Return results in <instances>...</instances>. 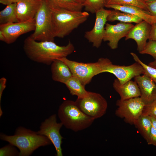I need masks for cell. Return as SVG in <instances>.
<instances>
[{"instance_id":"74e56055","label":"cell","mask_w":156,"mask_h":156,"mask_svg":"<svg viewBox=\"0 0 156 156\" xmlns=\"http://www.w3.org/2000/svg\"><path fill=\"white\" fill-rule=\"evenodd\" d=\"M0 40L1 41L5 42V38L3 33L0 31Z\"/></svg>"},{"instance_id":"484cf974","label":"cell","mask_w":156,"mask_h":156,"mask_svg":"<svg viewBox=\"0 0 156 156\" xmlns=\"http://www.w3.org/2000/svg\"><path fill=\"white\" fill-rule=\"evenodd\" d=\"M82 5L85 11L92 14L105 7L104 0H86Z\"/></svg>"},{"instance_id":"30bf717a","label":"cell","mask_w":156,"mask_h":156,"mask_svg":"<svg viewBox=\"0 0 156 156\" xmlns=\"http://www.w3.org/2000/svg\"><path fill=\"white\" fill-rule=\"evenodd\" d=\"M111 11L103 8L96 12L93 28L85 32V38L96 48L100 47L103 41L107 18Z\"/></svg>"},{"instance_id":"f1b7e54d","label":"cell","mask_w":156,"mask_h":156,"mask_svg":"<svg viewBox=\"0 0 156 156\" xmlns=\"http://www.w3.org/2000/svg\"><path fill=\"white\" fill-rule=\"evenodd\" d=\"M140 53L149 55L156 59V41L149 40L144 49Z\"/></svg>"},{"instance_id":"d6a6232c","label":"cell","mask_w":156,"mask_h":156,"mask_svg":"<svg viewBox=\"0 0 156 156\" xmlns=\"http://www.w3.org/2000/svg\"><path fill=\"white\" fill-rule=\"evenodd\" d=\"M148 144L156 146V130L153 126L151 128L150 140Z\"/></svg>"},{"instance_id":"52a82bcc","label":"cell","mask_w":156,"mask_h":156,"mask_svg":"<svg viewBox=\"0 0 156 156\" xmlns=\"http://www.w3.org/2000/svg\"><path fill=\"white\" fill-rule=\"evenodd\" d=\"M75 102L82 112L95 119L103 116L107 107L105 99L100 94L94 92L88 91L86 96L77 98Z\"/></svg>"},{"instance_id":"4fadbf2b","label":"cell","mask_w":156,"mask_h":156,"mask_svg":"<svg viewBox=\"0 0 156 156\" xmlns=\"http://www.w3.org/2000/svg\"><path fill=\"white\" fill-rule=\"evenodd\" d=\"M134 26L131 23L121 22L115 25L107 23L105 25L103 41H108L110 48L116 49L118 48L119 40L125 37Z\"/></svg>"},{"instance_id":"277c9868","label":"cell","mask_w":156,"mask_h":156,"mask_svg":"<svg viewBox=\"0 0 156 156\" xmlns=\"http://www.w3.org/2000/svg\"><path fill=\"white\" fill-rule=\"evenodd\" d=\"M58 116L66 128L76 132L89 127L95 120L79 108L75 101H64L59 107Z\"/></svg>"},{"instance_id":"2e32d148","label":"cell","mask_w":156,"mask_h":156,"mask_svg":"<svg viewBox=\"0 0 156 156\" xmlns=\"http://www.w3.org/2000/svg\"><path fill=\"white\" fill-rule=\"evenodd\" d=\"M42 0H18L16 3L18 22L34 20L40 7Z\"/></svg>"},{"instance_id":"7c38bea8","label":"cell","mask_w":156,"mask_h":156,"mask_svg":"<svg viewBox=\"0 0 156 156\" xmlns=\"http://www.w3.org/2000/svg\"><path fill=\"white\" fill-rule=\"evenodd\" d=\"M35 19L30 21L0 25V31L4 35L5 42H14L21 35L35 29Z\"/></svg>"},{"instance_id":"4dcf8cb0","label":"cell","mask_w":156,"mask_h":156,"mask_svg":"<svg viewBox=\"0 0 156 156\" xmlns=\"http://www.w3.org/2000/svg\"><path fill=\"white\" fill-rule=\"evenodd\" d=\"M145 3L147 11L151 15L156 16V0Z\"/></svg>"},{"instance_id":"60d3db41","label":"cell","mask_w":156,"mask_h":156,"mask_svg":"<svg viewBox=\"0 0 156 156\" xmlns=\"http://www.w3.org/2000/svg\"><path fill=\"white\" fill-rule=\"evenodd\" d=\"M143 0V1H144V0Z\"/></svg>"},{"instance_id":"e0dca14e","label":"cell","mask_w":156,"mask_h":156,"mask_svg":"<svg viewBox=\"0 0 156 156\" xmlns=\"http://www.w3.org/2000/svg\"><path fill=\"white\" fill-rule=\"evenodd\" d=\"M113 86L115 90L119 95L121 100L140 96L139 88L135 81L131 80L123 84H121L116 79L114 80Z\"/></svg>"},{"instance_id":"603a6c76","label":"cell","mask_w":156,"mask_h":156,"mask_svg":"<svg viewBox=\"0 0 156 156\" xmlns=\"http://www.w3.org/2000/svg\"><path fill=\"white\" fill-rule=\"evenodd\" d=\"M16 3L7 5L0 12V25L18 22L16 12Z\"/></svg>"},{"instance_id":"d4e9b609","label":"cell","mask_w":156,"mask_h":156,"mask_svg":"<svg viewBox=\"0 0 156 156\" xmlns=\"http://www.w3.org/2000/svg\"><path fill=\"white\" fill-rule=\"evenodd\" d=\"M104 6L109 5H130L148 11L146 3L143 0H104Z\"/></svg>"},{"instance_id":"836d02e7","label":"cell","mask_w":156,"mask_h":156,"mask_svg":"<svg viewBox=\"0 0 156 156\" xmlns=\"http://www.w3.org/2000/svg\"><path fill=\"white\" fill-rule=\"evenodd\" d=\"M149 40L156 41V23L151 25Z\"/></svg>"},{"instance_id":"ac0fdd59","label":"cell","mask_w":156,"mask_h":156,"mask_svg":"<svg viewBox=\"0 0 156 156\" xmlns=\"http://www.w3.org/2000/svg\"><path fill=\"white\" fill-rule=\"evenodd\" d=\"M105 7L128 13L137 16L151 25L156 23V16L151 15L146 10L138 7L130 5H109Z\"/></svg>"},{"instance_id":"5b68a950","label":"cell","mask_w":156,"mask_h":156,"mask_svg":"<svg viewBox=\"0 0 156 156\" xmlns=\"http://www.w3.org/2000/svg\"><path fill=\"white\" fill-rule=\"evenodd\" d=\"M59 59L68 66L73 75L84 86L89 83L94 76L103 73L104 69L110 61L107 58H100L96 62L84 63L70 60L66 57Z\"/></svg>"},{"instance_id":"6da1fadb","label":"cell","mask_w":156,"mask_h":156,"mask_svg":"<svg viewBox=\"0 0 156 156\" xmlns=\"http://www.w3.org/2000/svg\"><path fill=\"white\" fill-rule=\"evenodd\" d=\"M23 48L30 60L47 65L51 64L55 60L66 57L75 50L73 45L70 41L66 45L60 46L53 41H38L30 36L24 40Z\"/></svg>"},{"instance_id":"8d00e7d4","label":"cell","mask_w":156,"mask_h":156,"mask_svg":"<svg viewBox=\"0 0 156 156\" xmlns=\"http://www.w3.org/2000/svg\"><path fill=\"white\" fill-rule=\"evenodd\" d=\"M148 65L156 68V59H155L154 61L150 62Z\"/></svg>"},{"instance_id":"f35d334b","label":"cell","mask_w":156,"mask_h":156,"mask_svg":"<svg viewBox=\"0 0 156 156\" xmlns=\"http://www.w3.org/2000/svg\"><path fill=\"white\" fill-rule=\"evenodd\" d=\"M79 3L81 4H83L85 2L86 0H76Z\"/></svg>"},{"instance_id":"7a4b0ae2","label":"cell","mask_w":156,"mask_h":156,"mask_svg":"<svg viewBox=\"0 0 156 156\" xmlns=\"http://www.w3.org/2000/svg\"><path fill=\"white\" fill-rule=\"evenodd\" d=\"M50 9L54 36L62 38L69 35L88 19L86 11L69 10L58 7L47 0Z\"/></svg>"},{"instance_id":"7402d4cb","label":"cell","mask_w":156,"mask_h":156,"mask_svg":"<svg viewBox=\"0 0 156 156\" xmlns=\"http://www.w3.org/2000/svg\"><path fill=\"white\" fill-rule=\"evenodd\" d=\"M68 89L70 94L75 95L78 98L84 97L87 94L88 92L79 80L73 75L64 84Z\"/></svg>"},{"instance_id":"8fae6325","label":"cell","mask_w":156,"mask_h":156,"mask_svg":"<svg viewBox=\"0 0 156 156\" xmlns=\"http://www.w3.org/2000/svg\"><path fill=\"white\" fill-rule=\"evenodd\" d=\"M104 72L114 75L121 84L126 83L136 76L144 74L142 67L136 62L125 66L114 64L110 61L105 66L103 71Z\"/></svg>"},{"instance_id":"ba28073f","label":"cell","mask_w":156,"mask_h":156,"mask_svg":"<svg viewBox=\"0 0 156 156\" xmlns=\"http://www.w3.org/2000/svg\"><path fill=\"white\" fill-rule=\"evenodd\" d=\"M116 105L118 107L115 111V115L124 119L126 123L131 125H134L142 114L145 105L140 97L124 100L118 99L116 101Z\"/></svg>"},{"instance_id":"5bb4252c","label":"cell","mask_w":156,"mask_h":156,"mask_svg":"<svg viewBox=\"0 0 156 156\" xmlns=\"http://www.w3.org/2000/svg\"><path fill=\"white\" fill-rule=\"evenodd\" d=\"M134 79L140 90V97L145 105L156 100V83L150 77L143 74Z\"/></svg>"},{"instance_id":"9c48e42d","label":"cell","mask_w":156,"mask_h":156,"mask_svg":"<svg viewBox=\"0 0 156 156\" xmlns=\"http://www.w3.org/2000/svg\"><path fill=\"white\" fill-rule=\"evenodd\" d=\"M63 125L61 122H57L56 115L53 114L41 123L39 130L37 131L38 134L45 136L50 140L55 147L57 156H63L61 145L63 138L60 132Z\"/></svg>"},{"instance_id":"cb8c5ba5","label":"cell","mask_w":156,"mask_h":156,"mask_svg":"<svg viewBox=\"0 0 156 156\" xmlns=\"http://www.w3.org/2000/svg\"><path fill=\"white\" fill-rule=\"evenodd\" d=\"M59 8L72 11H81L83 6L76 0H48Z\"/></svg>"},{"instance_id":"d590c367","label":"cell","mask_w":156,"mask_h":156,"mask_svg":"<svg viewBox=\"0 0 156 156\" xmlns=\"http://www.w3.org/2000/svg\"><path fill=\"white\" fill-rule=\"evenodd\" d=\"M150 117L152 126L156 130V118L153 117Z\"/></svg>"},{"instance_id":"44dd1931","label":"cell","mask_w":156,"mask_h":156,"mask_svg":"<svg viewBox=\"0 0 156 156\" xmlns=\"http://www.w3.org/2000/svg\"><path fill=\"white\" fill-rule=\"evenodd\" d=\"M107 21L110 22L118 21L124 23H133L136 24L143 21L137 16L128 13L115 10H111L110 12L107 16Z\"/></svg>"},{"instance_id":"ffe728a7","label":"cell","mask_w":156,"mask_h":156,"mask_svg":"<svg viewBox=\"0 0 156 156\" xmlns=\"http://www.w3.org/2000/svg\"><path fill=\"white\" fill-rule=\"evenodd\" d=\"M134 125L148 144L152 126L151 117L142 114L135 122Z\"/></svg>"},{"instance_id":"e575fe53","label":"cell","mask_w":156,"mask_h":156,"mask_svg":"<svg viewBox=\"0 0 156 156\" xmlns=\"http://www.w3.org/2000/svg\"><path fill=\"white\" fill-rule=\"evenodd\" d=\"M18 0H0V3L8 5L12 3H17Z\"/></svg>"},{"instance_id":"8992f818","label":"cell","mask_w":156,"mask_h":156,"mask_svg":"<svg viewBox=\"0 0 156 156\" xmlns=\"http://www.w3.org/2000/svg\"><path fill=\"white\" fill-rule=\"evenodd\" d=\"M34 19L35 29L29 36L38 41H54L51 12L47 0H42Z\"/></svg>"},{"instance_id":"ab89813d","label":"cell","mask_w":156,"mask_h":156,"mask_svg":"<svg viewBox=\"0 0 156 156\" xmlns=\"http://www.w3.org/2000/svg\"><path fill=\"white\" fill-rule=\"evenodd\" d=\"M156 0H144V1L145 2H147L150 1H151Z\"/></svg>"},{"instance_id":"3957f363","label":"cell","mask_w":156,"mask_h":156,"mask_svg":"<svg viewBox=\"0 0 156 156\" xmlns=\"http://www.w3.org/2000/svg\"><path fill=\"white\" fill-rule=\"evenodd\" d=\"M0 138L17 148L19 156H29L39 147L52 144L47 137L23 127H17L12 135L1 133Z\"/></svg>"},{"instance_id":"f546056e","label":"cell","mask_w":156,"mask_h":156,"mask_svg":"<svg viewBox=\"0 0 156 156\" xmlns=\"http://www.w3.org/2000/svg\"><path fill=\"white\" fill-rule=\"evenodd\" d=\"M142 114L156 118V100L150 104L145 105Z\"/></svg>"},{"instance_id":"9a60e30c","label":"cell","mask_w":156,"mask_h":156,"mask_svg":"<svg viewBox=\"0 0 156 156\" xmlns=\"http://www.w3.org/2000/svg\"><path fill=\"white\" fill-rule=\"evenodd\" d=\"M151 28L150 24L142 21L134 26L125 37V40H134L137 44V49L140 53L144 49L149 38Z\"/></svg>"},{"instance_id":"4316f807","label":"cell","mask_w":156,"mask_h":156,"mask_svg":"<svg viewBox=\"0 0 156 156\" xmlns=\"http://www.w3.org/2000/svg\"><path fill=\"white\" fill-rule=\"evenodd\" d=\"M134 60L140 64L143 68L144 74L150 77L156 83V68L147 65L142 62L135 53L131 52Z\"/></svg>"},{"instance_id":"83f0119b","label":"cell","mask_w":156,"mask_h":156,"mask_svg":"<svg viewBox=\"0 0 156 156\" xmlns=\"http://www.w3.org/2000/svg\"><path fill=\"white\" fill-rule=\"evenodd\" d=\"M15 146L9 144L0 149V156H19V152Z\"/></svg>"},{"instance_id":"d6986e66","label":"cell","mask_w":156,"mask_h":156,"mask_svg":"<svg viewBox=\"0 0 156 156\" xmlns=\"http://www.w3.org/2000/svg\"><path fill=\"white\" fill-rule=\"evenodd\" d=\"M51 70L52 79L64 84L73 76L68 66L59 59L55 60L51 64Z\"/></svg>"},{"instance_id":"1f68e13d","label":"cell","mask_w":156,"mask_h":156,"mask_svg":"<svg viewBox=\"0 0 156 156\" xmlns=\"http://www.w3.org/2000/svg\"><path fill=\"white\" fill-rule=\"evenodd\" d=\"M6 79L2 77L0 79V116L1 117L3 114V112L1 105V98L3 92L6 87Z\"/></svg>"}]
</instances>
